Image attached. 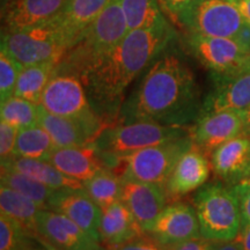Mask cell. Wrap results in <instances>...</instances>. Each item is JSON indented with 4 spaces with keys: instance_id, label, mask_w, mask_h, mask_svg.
<instances>
[{
    "instance_id": "21",
    "label": "cell",
    "mask_w": 250,
    "mask_h": 250,
    "mask_svg": "<svg viewBox=\"0 0 250 250\" xmlns=\"http://www.w3.org/2000/svg\"><path fill=\"white\" fill-rule=\"evenodd\" d=\"M210 175V166L204 152L195 146L184 153L166 183L168 196H183L204 186Z\"/></svg>"
},
{
    "instance_id": "42",
    "label": "cell",
    "mask_w": 250,
    "mask_h": 250,
    "mask_svg": "<svg viewBox=\"0 0 250 250\" xmlns=\"http://www.w3.org/2000/svg\"><path fill=\"white\" fill-rule=\"evenodd\" d=\"M211 250H241L234 241H213Z\"/></svg>"
},
{
    "instance_id": "5",
    "label": "cell",
    "mask_w": 250,
    "mask_h": 250,
    "mask_svg": "<svg viewBox=\"0 0 250 250\" xmlns=\"http://www.w3.org/2000/svg\"><path fill=\"white\" fill-rule=\"evenodd\" d=\"M201 236L210 241H234L241 230L239 199L221 182L201 187L193 198Z\"/></svg>"
},
{
    "instance_id": "1",
    "label": "cell",
    "mask_w": 250,
    "mask_h": 250,
    "mask_svg": "<svg viewBox=\"0 0 250 250\" xmlns=\"http://www.w3.org/2000/svg\"><path fill=\"white\" fill-rule=\"evenodd\" d=\"M195 76L176 55L168 54L149 66L138 87L122 104L120 123L137 121L189 126L201 116Z\"/></svg>"
},
{
    "instance_id": "18",
    "label": "cell",
    "mask_w": 250,
    "mask_h": 250,
    "mask_svg": "<svg viewBox=\"0 0 250 250\" xmlns=\"http://www.w3.org/2000/svg\"><path fill=\"white\" fill-rule=\"evenodd\" d=\"M212 168L217 176L230 186L250 177V138L240 134L221 144L212 152Z\"/></svg>"
},
{
    "instance_id": "35",
    "label": "cell",
    "mask_w": 250,
    "mask_h": 250,
    "mask_svg": "<svg viewBox=\"0 0 250 250\" xmlns=\"http://www.w3.org/2000/svg\"><path fill=\"white\" fill-rule=\"evenodd\" d=\"M239 199L240 211H241V228L250 225V182L237 183L232 187Z\"/></svg>"
},
{
    "instance_id": "19",
    "label": "cell",
    "mask_w": 250,
    "mask_h": 250,
    "mask_svg": "<svg viewBox=\"0 0 250 250\" xmlns=\"http://www.w3.org/2000/svg\"><path fill=\"white\" fill-rule=\"evenodd\" d=\"M48 161L62 174L83 183L107 168L101 152L94 143L76 147H57Z\"/></svg>"
},
{
    "instance_id": "38",
    "label": "cell",
    "mask_w": 250,
    "mask_h": 250,
    "mask_svg": "<svg viewBox=\"0 0 250 250\" xmlns=\"http://www.w3.org/2000/svg\"><path fill=\"white\" fill-rule=\"evenodd\" d=\"M164 8L176 20L183 11L189 7L195 0H159Z\"/></svg>"
},
{
    "instance_id": "6",
    "label": "cell",
    "mask_w": 250,
    "mask_h": 250,
    "mask_svg": "<svg viewBox=\"0 0 250 250\" xmlns=\"http://www.w3.org/2000/svg\"><path fill=\"white\" fill-rule=\"evenodd\" d=\"M192 147L191 136L167 140L118 158L112 171L122 181H142L166 186L177 162Z\"/></svg>"
},
{
    "instance_id": "8",
    "label": "cell",
    "mask_w": 250,
    "mask_h": 250,
    "mask_svg": "<svg viewBox=\"0 0 250 250\" xmlns=\"http://www.w3.org/2000/svg\"><path fill=\"white\" fill-rule=\"evenodd\" d=\"M51 114L105 129V120L93 108L83 81L76 76L56 73L43 92L41 104Z\"/></svg>"
},
{
    "instance_id": "7",
    "label": "cell",
    "mask_w": 250,
    "mask_h": 250,
    "mask_svg": "<svg viewBox=\"0 0 250 250\" xmlns=\"http://www.w3.org/2000/svg\"><path fill=\"white\" fill-rule=\"evenodd\" d=\"M70 48V42L54 19L40 26L1 34V50L22 66L48 61L61 62Z\"/></svg>"
},
{
    "instance_id": "23",
    "label": "cell",
    "mask_w": 250,
    "mask_h": 250,
    "mask_svg": "<svg viewBox=\"0 0 250 250\" xmlns=\"http://www.w3.org/2000/svg\"><path fill=\"white\" fill-rule=\"evenodd\" d=\"M110 0H68L54 20L64 33L71 46L107 7Z\"/></svg>"
},
{
    "instance_id": "29",
    "label": "cell",
    "mask_w": 250,
    "mask_h": 250,
    "mask_svg": "<svg viewBox=\"0 0 250 250\" xmlns=\"http://www.w3.org/2000/svg\"><path fill=\"white\" fill-rule=\"evenodd\" d=\"M1 184L33 199L41 208H48L50 199L56 191V189L7 166H1Z\"/></svg>"
},
{
    "instance_id": "27",
    "label": "cell",
    "mask_w": 250,
    "mask_h": 250,
    "mask_svg": "<svg viewBox=\"0 0 250 250\" xmlns=\"http://www.w3.org/2000/svg\"><path fill=\"white\" fill-rule=\"evenodd\" d=\"M56 148L50 134L37 124L19 130L14 154L15 158L49 160Z\"/></svg>"
},
{
    "instance_id": "12",
    "label": "cell",
    "mask_w": 250,
    "mask_h": 250,
    "mask_svg": "<svg viewBox=\"0 0 250 250\" xmlns=\"http://www.w3.org/2000/svg\"><path fill=\"white\" fill-rule=\"evenodd\" d=\"M167 190L164 184L123 181L121 201L126 205L145 233L152 229L167 206Z\"/></svg>"
},
{
    "instance_id": "3",
    "label": "cell",
    "mask_w": 250,
    "mask_h": 250,
    "mask_svg": "<svg viewBox=\"0 0 250 250\" xmlns=\"http://www.w3.org/2000/svg\"><path fill=\"white\" fill-rule=\"evenodd\" d=\"M129 33L120 0H110L107 7L65 52L56 73L72 74L83 80ZM55 73V74H56Z\"/></svg>"
},
{
    "instance_id": "41",
    "label": "cell",
    "mask_w": 250,
    "mask_h": 250,
    "mask_svg": "<svg viewBox=\"0 0 250 250\" xmlns=\"http://www.w3.org/2000/svg\"><path fill=\"white\" fill-rule=\"evenodd\" d=\"M228 1L235 5L239 8V11L241 12L243 17L250 22V0H228Z\"/></svg>"
},
{
    "instance_id": "13",
    "label": "cell",
    "mask_w": 250,
    "mask_h": 250,
    "mask_svg": "<svg viewBox=\"0 0 250 250\" xmlns=\"http://www.w3.org/2000/svg\"><path fill=\"white\" fill-rule=\"evenodd\" d=\"M37 233L58 250H105L71 219L48 208L39 212Z\"/></svg>"
},
{
    "instance_id": "22",
    "label": "cell",
    "mask_w": 250,
    "mask_h": 250,
    "mask_svg": "<svg viewBox=\"0 0 250 250\" xmlns=\"http://www.w3.org/2000/svg\"><path fill=\"white\" fill-rule=\"evenodd\" d=\"M145 233L138 221L122 201L102 210L100 240L107 250L124 245Z\"/></svg>"
},
{
    "instance_id": "17",
    "label": "cell",
    "mask_w": 250,
    "mask_h": 250,
    "mask_svg": "<svg viewBox=\"0 0 250 250\" xmlns=\"http://www.w3.org/2000/svg\"><path fill=\"white\" fill-rule=\"evenodd\" d=\"M68 0H8L2 12L4 30L36 27L55 19Z\"/></svg>"
},
{
    "instance_id": "25",
    "label": "cell",
    "mask_w": 250,
    "mask_h": 250,
    "mask_svg": "<svg viewBox=\"0 0 250 250\" xmlns=\"http://www.w3.org/2000/svg\"><path fill=\"white\" fill-rule=\"evenodd\" d=\"M41 208L39 204L28 198L22 193L15 191L11 188L1 184L0 188V211L17 221L24 230L31 235H39L37 233V215Z\"/></svg>"
},
{
    "instance_id": "40",
    "label": "cell",
    "mask_w": 250,
    "mask_h": 250,
    "mask_svg": "<svg viewBox=\"0 0 250 250\" xmlns=\"http://www.w3.org/2000/svg\"><path fill=\"white\" fill-rule=\"evenodd\" d=\"M234 242L241 250H250V225L241 228Z\"/></svg>"
},
{
    "instance_id": "15",
    "label": "cell",
    "mask_w": 250,
    "mask_h": 250,
    "mask_svg": "<svg viewBox=\"0 0 250 250\" xmlns=\"http://www.w3.org/2000/svg\"><path fill=\"white\" fill-rule=\"evenodd\" d=\"M242 133L241 111L221 110L201 115L192 126L190 136L196 148L204 153H212L221 144Z\"/></svg>"
},
{
    "instance_id": "16",
    "label": "cell",
    "mask_w": 250,
    "mask_h": 250,
    "mask_svg": "<svg viewBox=\"0 0 250 250\" xmlns=\"http://www.w3.org/2000/svg\"><path fill=\"white\" fill-rule=\"evenodd\" d=\"M162 246H170L201 236L195 206L176 202L167 205L148 232Z\"/></svg>"
},
{
    "instance_id": "24",
    "label": "cell",
    "mask_w": 250,
    "mask_h": 250,
    "mask_svg": "<svg viewBox=\"0 0 250 250\" xmlns=\"http://www.w3.org/2000/svg\"><path fill=\"white\" fill-rule=\"evenodd\" d=\"M1 166L13 168V169L33 177L41 183L45 184L52 189H83V183L71 179L67 175L62 174L57 167H55L48 160H37V159L14 158L12 160L1 162Z\"/></svg>"
},
{
    "instance_id": "36",
    "label": "cell",
    "mask_w": 250,
    "mask_h": 250,
    "mask_svg": "<svg viewBox=\"0 0 250 250\" xmlns=\"http://www.w3.org/2000/svg\"><path fill=\"white\" fill-rule=\"evenodd\" d=\"M110 250H165V247L153 239L148 233H144L143 235Z\"/></svg>"
},
{
    "instance_id": "26",
    "label": "cell",
    "mask_w": 250,
    "mask_h": 250,
    "mask_svg": "<svg viewBox=\"0 0 250 250\" xmlns=\"http://www.w3.org/2000/svg\"><path fill=\"white\" fill-rule=\"evenodd\" d=\"M59 61H48L23 66L19 74L14 95L41 104L43 92L55 76Z\"/></svg>"
},
{
    "instance_id": "11",
    "label": "cell",
    "mask_w": 250,
    "mask_h": 250,
    "mask_svg": "<svg viewBox=\"0 0 250 250\" xmlns=\"http://www.w3.org/2000/svg\"><path fill=\"white\" fill-rule=\"evenodd\" d=\"M213 88L202 103V112L245 110L250 105V62L239 70L211 73Z\"/></svg>"
},
{
    "instance_id": "37",
    "label": "cell",
    "mask_w": 250,
    "mask_h": 250,
    "mask_svg": "<svg viewBox=\"0 0 250 250\" xmlns=\"http://www.w3.org/2000/svg\"><path fill=\"white\" fill-rule=\"evenodd\" d=\"M212 243H213V241L199 236L180 243H175V245L164 247L165 250H211Z\"/></svg>"
},
{
    "instance_id": "43",
    "label": "cell",
    "mask_w": 250,
    "mask_h": 250,
    "mask_svg": "<svg viewBox=\"0 0 250 250\" xmlns=\"http://www.w3.org/2000/svg\"><path fill=\"white\" fill-rule=\"evenodd\" d=\"M242 120H243V133L245 136L250 138V105L247 107L245 110H241Z\"/></svg>"
},
{
    "instance_id": "33",
    "label": "cell",
    "mask_w": 250,
    "mask_h": 250,
    "mask_svg": "<svg viewBox=\"0 0 250 250\" xmlns=\"http://www.w3.org/2000/svg\"><path fill=\"white\" fill-rule=\"evenodd\" d=\"M23 66L9 56L5 50L0 51V101L5 102L14 95L19 74Z\"/></svg>"
},
{
    "instance_id": "14",
    "label": "cell",
    "mask_w": 250,
    "mask_h": 250,
    "mask_svg": "<svg viewBox=\"0 0 250 250\" xmlns=\"http://www.w3.org/2000/svg\"><path fill=\"white\" fill-rule=\"evenodd\" d=\"M48 210L64 214L101 243L100 224L102 208L90 198L85 189H57L50 199Z\"/></svg>"
},
{
    "instance_id": "39",
    "label": "cell",
    "mask_w": 250,
    "mask_h": 250,
    "mask_svg": "<svg viewBox=\"0 0 250 250\" xmlns=\"http://www.w3.org/2000/svg\"><path fill=\"white\" fill-rule=\"evenodd\" d=\"M27 250H58L55 246L41 237L40 235H33L30 237Z\"/></svg>"
},
{
    "instance_id": "9",
    "label": "cell",
    "mask_w": 250,
    "mask_h": 250,
    "mask_svg": "<svg viewBox=\"0 0 250 250\" xmlns=\"http://www.w3.org/2000/svg\"><path fill=\"white\" fill-rule=\"evenodd\" d=\"M176 21L188 31L234 40L247 19L228 0H195Z\"/></svg>"
},
{
    "instance_id": "44",
    "label": "cell",
    "mask_w": 250,
    "mask_h": 250,
    "mask_svg": "<svg viewBox=\"0 0 250 250\" xmlns=\"http://www.w3.org/2000/svg\"><path fill=\"white\" fill-rule=\"evenodd\" d=\"M247 181H249V182H250V177H249V179H248V180H247Z\"/></svg>"
},
{
    "instance_id": "32",
    "label": "cell",
    "mask_w": 250,
    "mask_h": 250,
    "mask_svg": "<svg viewBox=\"0 0 250 250\" xmlns=\"http://www.w3.org/2000/svg\"><path fill=\"white\" fill-rule=\"evenodd\" d=\"M31 236L17 221L1 213L0 250H27Z\"/></svg>"
},
{
    "instance_id": "28",
    "label": "cell",
    "mask_w": 250,
    "mask_h": 250,
    "mask_svg": "<svg viewBox=\"0 0 250 250\" xmlns=\"http://www.w3.org/2000/svg\"><path fill=\"white\" fill-rule=\"evenodd\" d=\"M129 31L168 24L158 0H120Z\"/></svg>"
},
{
    "instance_id": "10",
    "label": "cell",
    "mask_w": 250,
    "mask_h": 250,
    "mask_svg": "<svg viewBox=\"0 0 250 250\" xmlns=\"http://www.w3.org/2000/svg\"><path fill=\"white\" fill-rule=\"evenodd\" d=\"M186 46L211 73H227L239 70L250 62V56L246 55L233 40L225 37L188 31Z\"/></svg>"
},
{
    "instance_id": "34",
    "label": "cell",
    "mask_w": 250,
    "mask_h": 250,
    "mask_svg": "<svg viewBox=\"0 0 250 250\" xmlns=\"http://www.w3.org/2000/svg\"><path fill=\"white\" fill-rule=\"evenodd\" d=\"M19 129L5 122L0 123V158L1 162H6L15 158L14 151L17 145Z\"/></svg>"
},
{
    "instance_id": "31",
    "label": "cell",
    "mask_w": 250,
    "mask_h": 250,
    "mask_svg": "<svg viewBox=\"0 0 250 250\" xmlns=\"http://www.w3.org/2000/svg\"><path fill=\"white\" fill-rule=\"evenodd\" d=\"M0 118L19 130L39 124V105L26 99L13 95L1 103Z\"/></svg>"
},
{
    "instance_id": "2",
    "label": "cell",
    "mask_w": 250,
    "mask_h": 250,
    "mask_svg": "<svg viewBox=\"0 0 250 250\" xmlns=\"http://www.w3.org/2000/svg\"><path fill=\"white\" fill-rule=\"evenodd\" d=\"M174 36L169 23L129 31L120 44L81 80L96 112L105 121L120 114L124 90L155 62Z\"/></svg>"
},
{
    "instance_id": "20",
    "label": "cell",
    "mask_w": 250,
    "mask_h": 250,
    "mask_svg": "<svg viewBox=\"0 0 250 250\" xmlns=\"http://www.w3.org/2000/svg\"><path fill=\"white\" fill-rule=\"evenodd\" d=\"M39 125L50 134L56 147H76L94 143L102 127L46 111L39 105Z\"/></svg>"
},
{
    "instance_id": "4",
    "label": "cell",
    "mask_w": 250,
    "mask_h": 250,
    "mask_svg": "<svg viewBox=\"0 0 250 250\" xmlns=\"http://www.w3.org/2000/svg\"><path fill=\"white\" fill-rule=\"evenodd\" d=\"M191 129L190 126H175L148 121L118 123L105 127L94 144L101 152L107 168L112 170L118 158L167 140L190 136Z\"/></svg>"
},
{
    "instance_id": "30",
    "label": "cell",
    "mask_w": 250,
    "mask_h": 250,
    "mask_svg": "<svg viewBox=\"0 0 250 250\" xmlns=\"http://www.w3.org/2000/svg\"><path fill=\"white\" fill-rule=\"evenodd\" d=\"M123 181L109 168H104L83 183V189L100 208H105L121 201Z\"/></svg>"
}]
</instances>
